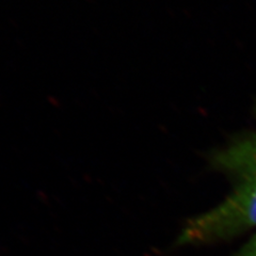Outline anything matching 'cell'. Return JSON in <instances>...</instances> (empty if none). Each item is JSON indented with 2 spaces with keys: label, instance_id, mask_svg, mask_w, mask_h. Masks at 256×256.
Masks as SVG:
<instances>
[{
  "label": "cell",
  "instance_id": "cell-1",
  "mask_svg": "<svg viewBox=\"0 0 256 256\" xmlns=\"http://www.w3.org/2000/svg\"><path fill=\"white\" fill-rule=\"evenodd\" d=\"M210 164L230 182L220 203L189 219L178 246H203L256 230V125L210 154Z\"/></svg>",
  "mask_w": 256,
  "mask_h": 256
},
{
  "label": "cell",
  "instance_id": "cell-2",
  "mask_svg": "<svg viewBox=\"0 0 256 256\" xmlns=\"http://www.w3.org/2000/svg\"><path fill=\"white\" fill-rule=\"evenodd\" d=\"M230 256H256V234L244 246Z\"/></svg>",
  "mask_w": 256,
  "mask_h": 256
}]
</instances>
